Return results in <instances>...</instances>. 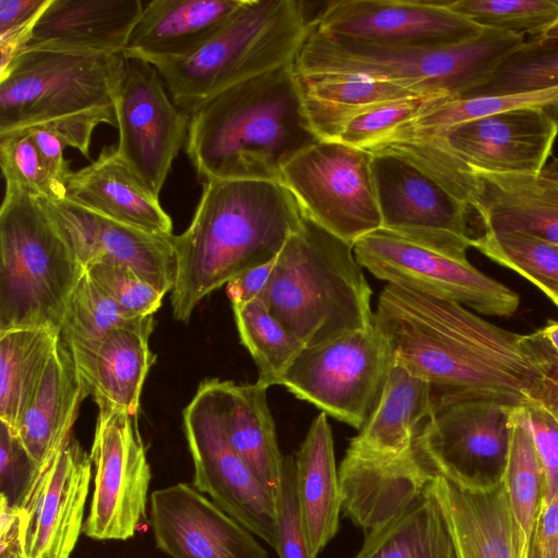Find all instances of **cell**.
<instances>
[{"label": "cell", "mask_w": 558, "mask_h": 558, "mask_svg": "<svg viewBox=\"0 0 558 558\" xmlns=\"http://www.w3.org/2000/svg\"><path fill=\"white\" fill-rule=\"evenodd\" d=\"M305 348L374 326L372 289L353 245L304 216L260 299Z\"/></svg>", "instance_id": "cell-5"}, {"label": "cell", "mask_w": 558, "mask_h": 558, "mask_svg": "<svg viewBox=\"0 0 558 558\" xmlns=\"http://www.w3.org/2000/svg\"><path fill=\"white\" fill-rule=\"evenodd\" d=\"M153 315L136 317L112 330L81 380L84 397L137 415L144 381L156 360L149 347Z\"/></svg>", "instance_id": "cell-30"}, {"label": "cell", "mask_w": 558, "mask_h": 558, "mask_svg": "<svg viewBox=\"0 0 558 558\" xmlns=\"http://www.w3.org/2000/svg\"><path fill=\"white\" fill-rule=\"evenodd\" d=\"M542 36L548 38H558V22L549 27Z\"/></svg>", "instance_id": "cell-54"}, {"label": "cell", "mask_w": 558, "mask_h": 558, "mask_svg": "<svg viewBox=\"0 0 558 558\" xmlns=\"http://www.w3.org/2000/svg\"><path fill=\"white\" fill-rule=\"evenodd\" d=\"M541 174L549 180L558 182V157L547 162Z\"/></svg>", "instance_id": "cell-53"}, {"label": "cell", "mask_w": 558, "mask_h": 558, "mask_svg": "<svg viewBox=\"0 0 558 558\" xmlns=\"http://www.w3.org/2000/svg\"><path fill=\"white\" fill-rule=\"evenodd\" d=\"M510 508L524 558H532V539L544 496V472L520 407L511 414L510 442L504 473Z\"/></svg>", "instance_id": "cell-37"}, {"label": "cell", "mask_w": 558, "mask_h": 558, "mask_svg": "<svg viewBox=\"0 0 558 558\" xmlns=\"http://www.w3.org/2000/svg\"><path fill=\"white\" fill-rule=\"evenodd\" d=\"M415 447L439 474L469 487L504 478L513 407L495 399L434 396Z\"/></svg>", "instance_id": "cell-14"}, {"label": "cell", "mask_w": 558, "mask_h": 558, "mask_svg": "<svg viewBox=\"0 0 558 558\" xmlns=\"http://www.w3.org/2000/svg\"><path fill=\"white\" fill-rule=\"evenodd\" d=\"M432 484L459 558H524L504 481L469 487L436 473Z\"/></svg>", "instance_id": "cell-25"}, {"label": "cell", "mask_w": 558, "mask_h": 558, "mask_svg": "<svg viewBox=\"0 0 558 558\" xmlns=\"http://www.w3.org/2000/svg\"><path fill=\"white\" fill-rule=\"evenodd\" d=\"M48 204L85 269L97 263L125 266L163 294L172 291L177 278L173 234H154L108 219L66 198Z\"/></svg>", "instance_id": "cell-22"}, {"label": "cell", "mask_w": 558, "mask_h": 558, "mask_svg": "<svg viewBox=\"0 0 558 558\" xmlns=\"http://www.w3.org/2000/svg\"><path fill=\"white\" fill-rule=\"evenodd\" d=\"M558 87V38H525L490 77L465 97L500 96Z\"/></svg>", "instance_id": "cell-40"}, {"label": "cell", "mask_w": 558, "mask_h": 558, "mask_svg": "<svg viewBox=\"0 0 558 558\" xmlns=\"http://www.w3.org/2000/svg\"><path fill=\"white\" fill-rule=\"evenodd\" d=\"M89 458L94 487L83 533L96 541H125L146 517L151 478L137 415L98 405Z\"/></svg>", "instance_id": "cell-16"}, {"label": "cell", "mask_w": 558, "mask_h": 558, "mask_svg": "<svg viewBox=\"0 0 558 558\" xmlns=\"http://www.w3.org/2000/svg\"><path fill=\"white\" fill-rule=\"evenodd\" d=\"M0 163L5 182L48 202L66 198V186L52 175L27 130L0 134Z\"/></svg>", "instance_id": "cell-42"}, {"label": "cell", "mask_w": 558, "mask_h": 558, "mask_svg": "<svg viewBox=\"0 0 558 558\" xmlns=\"http://www.w3.org/2000/svg\"><path fill=\"white\" fill-rule=\"evenodd\" d=\"M50 0H0V35L21 25Z\"/></svg>", "instance_id": "cell-52"}, {"label": "cell", "mask_w": 558, "mask_h": 558, "mask_svg": "<svg viewBox=\"0 0 558 558\" xmlns=\"http://www.w3.org/2000/svg\"><path fill=\"white\" fill-rule=\"evenodd\" d=\"M296 76L305 116L319 141H338L352 121L381 106L426 98L391 82L364 75Z\"/></svg>", "instance_id": "cell-32"}, {"label": "cell", "mask_w": 558, "mask_h": 558, "mask_svg": "<svg viewBox=\"0 0 558 558\" xmlns=\"http://www.w3.org/2000/svg\"><path fill=\"white\" fill-rule=\"evenodd\" d=\"M372 172L380 229L440 253L468 258L474 236L466 204L398 156L373 155Z\"/></svg>", "instance_id": "cell-19"}, {"label": "cell", "mask_w": 558, "mask_h": 558, "mask_svg": "<svg viewBox=\"0 0 558 558\" xmlns=\"http://www.w3.org/2000/svg\"><path fill=\"white\" fill-rule=\"evenodd\" d=\"M557 135L558 123L548 113L527 108L365 150L407 160L470 207L474 174H541Z\"/></svg>", "instance_id": "cell-10"}, {"label": "cell", "mask_w": 558, "mask_h": 558, "mask_svg": "<svg viewBox=\"0 0 558 558\" xmlns=\"http://www.w3.org/2000/svg\"><path fill=\"white\" fill-rule=\"evenodd\" d=\"M60 340L49 328L0 331V422L14 435Z\"/></svg>", "instance_id": "cell-34"}, {"label": "cell", "mask_w": 558, "mask_h": 558, "mask_svg": "<svg viewBox=\"0 0 558 558\" xmlns=\"http://www.w3.org/2000/svg\"><path fill=\"white\" fill-rule=\"evenodd\" d=\"M133 318L136 317L126 314L85 270L68 300L60 329L81 380L106 337Z\"/></svg>", "instance_id": "cell-36"}, {"label": "cell", "mask_w": 558, "mask_h": 558, "mask_svg": "<svg viewBox=\"0 0 558 558\" xmlns=\"http://www.w3.org/2000/svg\"><path fill=\"white\" fill-rule=\"evenodd\" d=\"M85 272L48 202L5 182L0 208V331L60 332L68 300Z\"/></svg>", "instance_id": "cell-7"}, {"label": "cell", "mask_w": 558, "mask_h": 558, "mask_svg": "<svg viewBox=\"0 0 558 558\" xmlns=\"http://www.w3.org/2000/svg\"><path fill=\"white\" fill-rule=\"evenodd\" d=\"M314 28L327 36L395 47H444L483 28L435 0H337L317 13Z\"/></svg>", "instance_id": "cell-20"}, {"label": "cell", "mask_w": 558, "mask_h": 558, "mask_svg": "<svg viewBox=\"0 0 558 558\" xmlns=\"http://www.w3.org/2000/svg\"><path fill=\"white\" fill-rule=\"evenodd\" d=\"M34 463L11 429L0 422V478L3 494L15 505L28 482Z\"/></svg>", "instance_id": "cell-47"}, {"label": "cell", "mask_w": 558, "mask_h": 558, "mask_svg": "<svg viewBox=\"0 0 558 558\" xmlns=\"http://www.w3.org/2000/svg\"><path fill=\"white\" fill-rule=\"evenodd\" d=\"M548 362V385L542 403L558 421V320H548L537 329Z\"/></svg>", "instance_id": "cell-51"}, {"label": "cell", "mask_w": 558, "mask_h": 558, "mask_svg": "<svg viewBox=\"0 0 558 558\" xmlns=\"http://www.w3.org/2000/svg\"><path fill=\"white\" fill-rule=\"evenodd\" d=\"M267 389L257 381L236 385L229 380L226 427L231 446L263 487L275 498L283 472Z\"/></svg>", "instance_id": "cell-33"}, {"label": "cell", "mask_w": 558, "mask_h": 558, "mask_svg": "<svg viewBox=\"0 0 558 558\" xmlns=\"http://www.w3.org/2000/svg\"><path fill=\"white\" fill-rule=\"evenodd\" d=\"M84 398L72 354L60 340L16 430L35 469L50 461L71 436Z\"/></svg>", "instance_id": "cell-28"}, {"label": "cell", "mask_w": 558, "mask_h": 558, "mask_svg": "<svg viewBox=\"0 0 558 558\" xmlns=\"http://www.w3.org/2000/svg\"><path fill=\"white\" fill-rule=\"evenodd\" d=\"M242 344L258 372L257 383L269 388L281 378L305 348L267 308L262 300L232 305Z\"/></svg>", "instance_id": "cell-38"}, {"label": "cell", "mask_w": 558, "mask_h": 558, "mask_svg": "<svg viewBox=\"0 0 558 558\" xmlns=\"http://www.w3.org/2000/svg\"><path fill=\"white\" fill-rule=\"evenodd\" d=\"M536 558H558V494L543 500L537 513L532 550Z\"/></svg>", "instance_id": "cell-50"}, {"label": "cell", "mask_w": 558, "mask_h": 558, "mask_svg": "<svg viewBox=\"0 0 558 558\" xmlns=\"http://www.w3.org/2000/svg\"><path fill=\"white\" fill-rule=\"evenodd\" d=\"M303 219L298 201L279 181L205 180L189 227L173 238L174 320L189 323L204 298L274 259Z\"/></svg>", "instance_id": "cell-2"}, {"label": "cell", "mask_w": 558, "mask_h": 558, "mask_svg": "<svg viewBox=\"0 0 558 558\" xmlns=\"http://www.w3.org/2000/svg\"><path fill=\"white\" fill-rule=\"evenodd\" d=\"M472 247L536 286L558 307V245L518 233L484 231Z\"/></svg>", "instance_id": "cell-39"}, {"label": "cell", "mask_w": 558, "mask_h": 558, "mask_svg": "<svg viewBox=\"0 0 558 558\" xmlns=\"http://www.w3.org/2000/svg\"><path fill=\"white\" fill-rule=\"evenodd\" d=\"M92 461L72 435L15 502L21 558H70L83 532Z\"/></svg>", "instance_id": "cell-18"}, {"label": "cell", "mask_w": 558, "mask_h": 558, "mask_svg": "<svg viewBox=\"0 0 558 558\" xmlns=\"http://www.w3.org/2000/svg\"><path fill=\"white\" fill-rule=\"evenodd\" d=\"M149 506L156 545L171 558H269L252 532L193 485L154 490Z\"/></svg>", "instance_id": "cell-21"}, {"label": "cell", "mask_w": 558, "mask_h": 558, "mask_svg": "<svg viewBox=\"0 0 558 558\" xmlns=\"http://www.w3.org/2000/svg\"><path fill=\"white\" fill-rule=\"evenodd\" d=\"M471 210L484 231L518 233L558 245V182L542 174L473 175Z\"/></svg>", "instance_id": "cell-27"}, {"label": "cell", "mask_w": 558, "mask_h": 558, "mask_svg": "<svg viewBox=\"0 0 558 558\" xmlns=\"http://www.w3.org/2000/svg\"><path fill=\"white\" fill-rule=\"evenodd\" d=\"M374 325L393 360L434 396L486 398L513 408L543 403L548 363L537 330L504 329L448 300L387 283Z\"/></svg>", "instance_id": "cell-1"}, {"label": "cell", "mask_w": 558, "mask_h": 558, "mask_svg": "<svg viewBox=\"0 0 558 558\" xmlns=\"http://www.w3.org/2000/svg\"><path fill=\"white\" fill-rule=\"evenodd\" d=\"M186 155L205 180L279 181L317 141L305 116L294 63L210 96L191 113Z\"/></svg>", "instance_id": "cell-3"}, {"label": "cell", "mask_w": 558, "mask_h": 558, "mask_svg": "<svg viewBox=\"0 0 558 558\" xmlns=\"http://www.w3.org/2000/svg\"><path fill=\"white\" fill-rule=\"evenodd\" d=\"M123 53L25 50L0 75V134L44 125L89 158L101 123L117 126Z\"/></svg>", "instance_id": "cell-6"}, {"label": "cell", "mask_w": 558, "mask_h": 558, "mask_svg": "<svg viewBox=\"0 0 558 558\" xmlns=\"http://www.w3.org/2000/svg\"><path fill=\"white\" fill-rule=\"evenodd\" d=\"M244 0H153L134 26L125 58L153 65L186 58L204 46Z\"/></svg>", "instance_id": "cell-24"}, {"label": "cell", "mask_w": 558, "mask_h": 558, "mask_svg": "<svg viewBox=\"0 0 558 558\" xmlns=\"http://www.w3.org/2000/svg\"><path fill=\"white\" fill-rule=\"evenodd\" d=\"M276 257L245 270L226 284L227 295L232 305L262 299L270 281Z\"/></svg>", "instance_id": "cell-48"}, {"label": "cell", "mask_w": 558, "mask_h": 558, "mask_svg": "<svg viewBox=\"0 0 558 558\" xmlns=\"http://www.w3.org/2000/svg\"><path fill=\"white\" fill-rule=\"evenodd\" d=\"M359 264L387 283L459 303L488 316H511L519 295L475 268L468 258L450 256L384 229L353 245Z\"/></svg>", "instance_id": "cell-15"}, {"label": "cell", "mask_w": 558, "mask_h": 558, "mask_svg": "<svg viewBox=\"0 0 558 558\" xmlns=\"http://www.w3.org/2000/svg\"><path fill=\"white\" fill-rule=\"evenodd\" d=\"M434 404L432 386L393 360L373 412L348 448L384 458L410 452Z\"/></svg>", "instance_id": "cell-29"}, {"label": "cell", "mask_w": 558, "mask_h": 558, "mask_svg": "<svg viewBox=\"0 0 558 558\" xmlns=\"http://www.w3.org/2000/svg\"><path fill=\"white\" fill-rule=\"evenodd\" d=\"M113 106L119 130L117 150L159 197L186 142L191 114L173 102L156 68L135 58H125Z\"/></svg>", "instance_id": "cell-17"}, {"label": "cell", "mask_w": 558, "mask_h": 558, "mask_svg": "<svg viewBox=\"0 0 558 558\" xmlns=\"http://www.w3.org/2000/svg\"><path fill=\"white\" fill-rule=\"evenodd\" d=\"M527 108L544 110L558 123V87L500 96L428 98L411 119L368 148L422 138L465 121Z\"/></svg>", "instance_id": "cell-35"}, {"label": "cell", "mask_w": 558, "mask_h": 558, "mask_svg": "<svg viewBox=\"0 0 558 558\" xmlns=\"http://www.w3.org/2000/svg\"><path fill=\"white\" fill-rule=\"evenodd\" d=\"M393 356L375 325L304 348L280 385L357 430L373 412Z\"/></svg>", "instance_id": "cell-12"}, {"label": "cell", "mask_w": 558, "mask_h": 558, "mask_svg": "<svg viewBox=\"0 0 558 558\" xmlns=\"http://www.w3.org/2000/svg\"><path fill=\"white\" fill-rule=\"evenodd\" d=\"M520 411L543 466V500H548L558 494V421L539 403L520 407Z\"/></svg>", "instance_id": "cell-46"}, {"label": "cell", "mask_w": 558, "mask_h": 558, "mask_svg": "<svg viewBox=\"0 0 558 558\" xmlns=\"http://www.w3.org/2000/svg\"><path fill=\"white\" fill-rule=\"evenodd\" d=\"M426 99H405L376 108L352 121L338 141L366 149L412 118Z\"/></svg>", "instance_id": "cell-45"}, {"label": "cell", "mask_w": 558, "mask_h": 558, "mask_svg": "<svg viewBox=\"0 0 558 558\" xmlns=\"http://www.w3.org/2000/svg\"><path fill=\"white\" fill-rule=\"evenodd\" d=\"M66 199L108 219L159 235H172V220L159 197L120 157L117 146L104 147L98 158L73 171Z\"/></svg>", "instance_id": "cell-26"}, {"label": "cell", "mask_w": 558, "mask_h": 558, "mask_svg": "<svg viewBox=\"0 0 558 558\" xmlns=\"http://www.w3.org/2000/svg\"><path fill=\"white\" fill-rule=\"evenodd\" d=\"M525 37L483 28L444 47H395L333 38L314 26L295 61L298 75L355 74L426 98L465 97L481 87Z\"/></svg>", "instance_id": "cell-8"}, {"label": "cell", "mask_w": 558, "mask_h": 558, "mask_svg": "<svg viewBox=\"0 0 558 558\" xmlns=\"http://www.w3.org/2000/svg\"><path fill=\"white\" fill-rule=\"evenodd\" d=\"M338 472L342 510L365 533L354 558H459L436 471L415 448L395 458L348 449Z\"/></svg>", "instance_id": "cell-4"}, {"label": "cell", "mask_w": 558, "mask_h": 558, "mask_svg": "<svg viewBox=\"0 0 558 558\" xmlns=\"http://www.w3.org/2000/svg\"><path fill=\"white\" fill-rule=\"evenodd\" d=\"M143 9L141 0H51L25 50L123 53Z\"/></svg>", "instance_id": "cell-23"}, {"label": "cell", "mask_w": 558, "mask_h": 558, "mask_svg": "<svg viewBox=\"0 0 558 558\" xmlns=\"http://www.w3.org/2000/svg\"><path fill=\"white\" fill-rule=\"evenodd\" d=\"M25 130L28 131L52 175L66 186L73 173L70 168V161L64 156L66 145L47 126L37 125Z\"/></svg>", "instance_id": "cell-49"}, {"label": "cell", "mask_w": 558, "mask_h": 558, "mask_svg": "<svg viewBox=\"0 0 558 558\" xmlns=\"http://www.w3.org/2000/svg\"><path fill=\"white\" fill-rule=\"evenodd\" d=\"M372 158L339 141H317L283 168L280 182L304 216L354 245L381 228Z\"/></svg>", "instance_id": "cell-13"}, {"label": "cell", "mask_w": 558, "mask_h": 558, "mask_svg": "<svg viewBox=\"0 0 558 558\" xmlns=\"http://www.w3.org/2000/svg\"><path fill=\"white\" fill-rule=\"evenodd\" d=\"M453 11L481 28L542 36L558 22V0H450Z\"/></svg>", "instance_id": "cell-41"}, {"label": "cell", "mask_w": 558, "mask_h": 558, "mask_svg": "<svg viewBox=\"0 0 558 558\" xmlns=\"http://www.w3.org/2000/svg\"><path fill=\"white\" fill-rule=\"evenodd\" d=\"M228 381L204 379L183 410L184 433L194 466L193 487L275 548V498L235 452L227 434Z\"/></svg>", "instance_id": "cell-11"}, {"label": "cell", "mask_w": 558, "mask_h": 558, "mask_svg": "<svg viewBox=\"0 0 558 558\" xmlns=\"http://www.w3.org/2000/svg\"><path fill=\"white\" fill-rule=\"evenodd\" d=\"M299 0H244L191 56L154 65L173 102L191 113L210 96L242 81L294 63L315 17Z\"/></svg>", "instance_id": "cell-9"}, {"label": "cell", "mask_w": 558, "mask_h": 558, "mask_svg": "<svg viewBox=\"0 0 558 558\" xmlns=\"http://www.w3.org/2000/svg\"><path fill=\"white\" fill-rule=\"evenodd\" d=\"M276 547L279 558H316L310 548L300 514L294 460L286 457L279 489L275 497Z\"/></svg>", "instance_id": "cell-44"}, {"label": "cell", "mask_w": 558, "mask_h": 558, "mask_svg": "<svg viewBox=\"0 0 558 558\" xmlns=\"http://www.w3.org/2000/svg\"><path fill=\"white\" fill-rule=\"evenodd\" d=\"M301 519L312 554H318L339 529L342 495L333 438L327 415L312 422L294 460Z\"/></svg>", "instance_id": "cell-31"}, {"label": "cell", "mask_w": 558, "mask_h": 558, "mask_svg": "<svg viewBox=\"0 0 558 558\" xmlns=\"http://www.w3.org/2000/svg\"><path fill=\"white\" fill-rule=\"evenodd\" d=\"M85 270L99 289L133 317L153 315L166 295L125 266L97 263Z\"/></svg>", "instance_id": "cell-43"}]
</instances>
